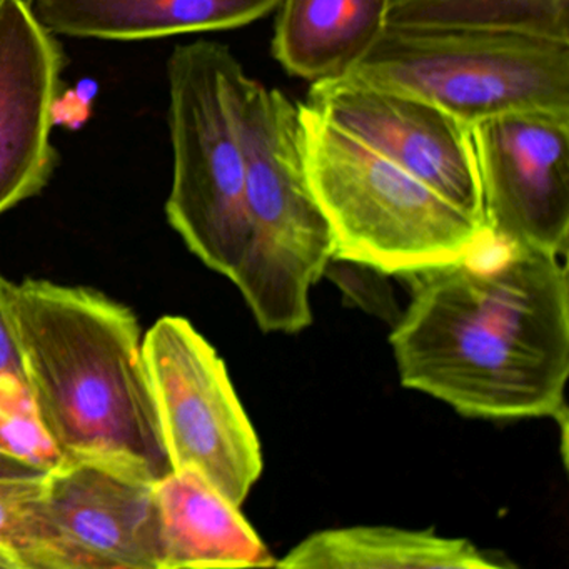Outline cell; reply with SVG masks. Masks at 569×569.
Returning <instances> with one entry per match:
<instances>
[{"label": "cell", "mask_w": 569, "mask_h": 569, "mask_svg": "<svg viewBox=\"0 0 569 569\" xmlns=\"http://www.w3.org/2000/svg\"><path fill=\"white\" fill-rule=\"evenodd\" d=\"M389 336L401 385L468 418L568 425L569 281L559 256L488 228L449 264L406 276Z\"/></svg>", "instance_id": "6da1fadb"}, {"label": "cell", "mask_w": 569, "mask_h": 569, "mask_svg": "<svg viewBox=\"0 0 569 569\" xmlns=\"http://www.w3.org/2000/svg\"><path fill=\"white\" fill-rule=\"evenodd\" d=\"M6 309L39 418L62 461L158 485L172 468L131 309L88 288L6 281Z\"/></svg>", "instance_id": "7a4b0ae2"}, {"label": "cell", "mask_w": 569, "mask_h": 569, "mask_svg": "<svg viewBox=\"0 0 569 569\" xmlns=\"http://www.w3.org/2000/svg\"><path fill=\"white\" fill-rule=\"evenodd\" d=\"M242 138L249 231L229 279L262 331L295 335L311 325L309 292L336 252L309 182L298 102L249 78Z\"/></svg>", "instance_id": "3957f363"}, {"label": "cell", "mask_w": 569, "mask_h": 569, "mask_svg": "<svg viewBox=\"0 0 569 569\" xmlns=\"http://www.w3.org/2000/svg\"><path fill=\"white\" fill-rule=\"evenodd\" d=\"M306 169L335 234V259L389 276L449 264L485 224L425 182L299 104Z\"/></svg>", "instance_id": "277c9868"}, {"label": "cell", "mask_w": 569, "mask_h": 569, "mask_svg": "<svg viewBox=\"0 0 569 569\" xmlns=\"http://www.w3.org/2000/svg\"><path fill=\"white\" fill-rule=\"evenodd\" d=\"M169 224L209 269L231 278L248 241L242 102L249 78L218 42L178 46L168 62Z\"/></svg>", "instance_id": "5b68a950"}, {"label": "cell", "mask_w": 569, "mask_h": 569, "mask_svg": "<svg viewBox=\"0 0 569 569\" xmlns=\"http://www.w3.org/2000/svg\"><path fill=\"white\" fill-rule=\"evenodd\" d=\"M348 76L425 99L469 128L511 112L569 114V42L522 32L386 28Z\"/></svg>", "instance_id": "8992f818"}, {"label": "cell", "mask_w": 569, "mask_h": 569, "mask_svg": "<svg viewBox=\"0 0 569 569\" xmlns=\"http://www.w3.org/2000/svg\"><path fill=\"white\" fill-rule=\"evenodd\" d=\"M142 352L172 468L199 472L241 506L264 465L261 442L224 361L179 316L158 319Z\"/></svg>", "instance_id": "52a82bcc"}, {"label": "cell", "mask_w": 569, "mask_h": 569, "mask_svg": "<svg viewBox=\"0 0 569 569\" xmlns=\"http://www.w3.org/2000/svg\"><path fill=\"white\" fill-rule=\"evenodd\" d=\"M309 108L485 224L471 128L438 106L352 76L312 82Z\"/></svg>", "instance_id": "ba28073f"}, {"label": "cell", "mask_w": 569, "mask_h": 569, "mask_svg": "<svg viewBox=\"0 0 569 569\" xmlns=\"http://www.w3.org/2000/svg\"><path fill=\"white\" fill-rule=\"evenodd\" d=\"M486 228L556 256L569 239V114L528 111L471 126Z\"/></svg>", "instance_id": "9c48e42d"}, {"label": "cell", "mask_w": 569, "mask_h": 569, "mask_svg": "<svg viewBox=\"0 0 569 569\" xmlns=\"http://www.w3.org/2000/svg\"><path fill=\"white\" fill-rule=\"evenodd\" d=\"M49 569H164L154 482L86 461H62L44 478Z\"/></svg>", "instance_id": "30bf717a"}, {"label": "cell", "mask_w": 569, "mask_h": 569, "mask_svg": "<svg viewBox=\"0 0 569 569\" xmlns=\"http://www.w3.org/2000/svg\"><path fill=\"white\" fill-rule=\"evenodd\" d=\"M62 49L28 0H0V216L48 186Z\"/></svg>", "instance_id": "8fae6325"}, {"label": "cell", "mask_w": 569, "mask_h": 569, "mask_svg": "<svg viewBox=\"0 0 569 569\" xmlns=\"http://www.w3.org/2000/svg\"><path fill=\"white\" fill-rule=\"evenodd\" d=\"M54 36L146 41L231 31L271 14L281 0H29Z\"/></svg>", "instance_id": "7c38bea8"}, {"label": "cell", "mask_w": 569, "mask_h": 569, "mask_svg": "<svg viewBox=\"0 0 569 569\" xmlns=\"http://www.w3.org/2000/svg\"><path fill=\"white\" fill-rule=\"evenodd\" d=\"M156 492L164 535V569L276 566L239 506L199 472H171L156 485Z\"/></svg>", "instance_id": "4fadbf2b"}, {"label": "cell", "mask_w": 569, "mask_h": 569, "mask_svg": "<svg viewBox=\"0 0 569 569\" xmlns=\"http://www.w3.org/2000/svg\"><path fill=\"white\" fill-rule=\"evenodd\" d=\"M391 0H281L272 56L305 81L345 78L388 28Z\"/></svg>", "instance_id": "5bb4252c"}, {"label": "cell", "mask_w": 569, "mask_h": 569, "mask_svg": "<svg viewBox=\"0 0 569 569\" xmlns=\"http://www.w3.org/2000/svg\"><path fill=\"white\" fill-rule=\"evenodd\" d=\"M278 568L288 569H506L511 562L481 551L468 539L445 538L432 529L352 526L325 529L302 539Z\"/></svg>", "instance_id": "9a60e30c"}, {"label": "cell", "mask_w": 569, "mask_h": 569, "mask_svg": "<svg viewBox=\"0 0 569 569\" xmlns=\"http://www.w3.org/2000/svg\"><path fill=\"white\" fill-rule=\"evenodd\" d=\"M388 28L522 32L569 42V0H391Z\"/></svg>", "instance_id": "2e32d148"}, {"label": "cell", "mask_w": 569, "mask_h": 569, "mask_svg": "<svg viewBox=\"0 0 569 569\" xmlns=\"http://www.w3.org/2000/svg\"><path fill=\"white\" fill-rule=\"evenodd\" d=\"M44 478L0 479V548L21 569H49Z\"/></svg>", "instance_id": "e0dca14e"}, {"label": "cell", "mask_w": 569, "mask_h": 569, "mask_svg": "<svg viewBox=\"0 0 569 569\" xmlns=\"http://www.w3.org/2000/svg\"><path fill=\"white\" fill-rule=\"evenodd\" d=\"M0 451L51 471L61 465L26 379L0 376Z\"/></svg>", "instance_id": "ac0fdd59"}, {"label": "cell", "mask_w": 569, "mask_h": 569, "mask_svg": "<svg viewBox=\"0 0 569 569\" xmlns=\"http://www.w3.org/2000/svg\"><path fill=\"white\" fill-rule=\"evenodd\" d=\"M8 279L0 276V376L12 375L26 379L21 355L12 335L8 309L4 301V286Z\"/></svg>", "instance_id": "d6986e66"}, {"label": "cell", "mask_w": 569, "mask_h": 569, "mask_svg": "<svg viewBox=\"0 0 569 569\" xmlns=\"http://www.w3.org/2000/svg\"><path fill=\"white\" fill-rule=\"evenodd\" d=\"M48 472V469L0 451V479H42Z\"/></svg>", "instance_id": "ffe728a7"}, {"label": "cell", "mask_w": 569, "mask_h": 569, "mask_svg": "<svg viewBox=\"0 0 569 569\" xmlns=\"http://www.w3.org/2000/svg\"><path fill=\"white\" fill-rule=\"evenodd\" d=\"M0 569H21V566L8 551L0 548Z\"/></svg>", "instance_id": "44dd1931"}, {"label": "cell", "mask_w": 569, "mask_h": 569, "mask_svg": "<svg viewBox=\"0 0 569 569\" xmlns=\"http://www.w3.org/2000/svg\"><path fill=\"white\" fill-rule=\"evenodd\" d=\"M28 2H29V0H28Z\"/></svg>", "instance_id": "7402d4cb"}]
</instances>
